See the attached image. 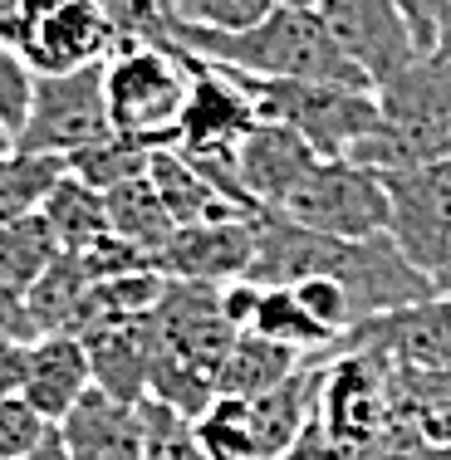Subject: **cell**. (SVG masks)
Segmentation results:
<instances>
[{
    "label": "cell",
    "mask_w": 451,
    "mask_h": 460,
    "mask_svg": "<svg viewBox=\"0 0 451 460\" xmlns=\"http://www.w3.org/2000/svg\"><path fill=\"white\" fill-rule=\"evenodd\" d=\"M236 79L250 93L260 123L300 133L319 157H348L378 128V93L373 89H344V84L314 79H256V74H236Z\"/></svg>",
    "instance_id": "8992f818"
},
{
    "label": "cell",
    "mask_w": 451,
    "mask_h": 460,
    "mask_svg": "<svg viewBox=\"0 0 451 460\" xmlns=\"http://www.w3.org/2000/svg\"><path fill=\"white\" fill-rule=\"evenodd\" d=\"M40 211L50 216L54 235H59V245L69 250V255H84V250L98 245V240L113 235V221H108V196L98 191V186L79 181L74 172H64L59 186L50 191V201L40 206Z\"/></svg>",
    "instance_id": "7402d4cb"
},
{
    "label": "cell",
    "mask_w": 451,
    "mask_h": 460,
    "mask_svg": "<svg viewBox=\"0 0 451 460\" xmlns=\"http://www.w3.org/2000/svg\"><path fill=\"white\" fill-rule=\"evenodd\" d=\"M280 5H310V10H314V5H319V0H280Z\"/></svg>",
    "instance_id": "f35d334b"
},
{
    "label": "cell",
    "mask_w": 451,
    "mask_h": 460,
    "mask_svg": "<svg viewBox=\"0 0 451 460\" xmlns=\"http://www.w3.org/2000/svg\"><path fill=\"white\" fill-rule=\"evenodd\" d=\"M108 15L118 20L123 30V45L128 40H148V45H162L167 40V0H98Z\"/></svg>",
    "instance_id": "f546056e"
},
{
    "label": "cell",
    "mask_w": 451,
    "mask_h": 460,
    "mask_svg": "<svg viewBox=\"0 0 451 460\" xmlns=\"http://www.w3.org/2000/svg\"><path fill=\"white\" fill-rule=\"evenodd\" d=\"M319 152L290 128L260 123L256 133L236 147V177L246 186V196L256 201V211H280L290 201V191L310 177Z\"/></svg>",
    "instance_id": "2e32d148"
},
{
    "label": "cell",
    "mask_w": 451,
    "mask_h": 460,
    "mask_svg": "<svg viewBox=\"0 0 451 460\" xmlns=\"http://www.w3.org/2000/svg\"><path fill=\"white\" fill-rule=\"evenodd\" d=\"M250 279L266 289H284V284H304V279H334L348 289L354 299V319L358 328L388 314L432 304L442 294V284L412 265L392 235H368V240H338V235H319V230L294 226L280 211H260L256 216V265Z\"/></svg>",
    "instance_id": "6da1fadb"
},
{
    "label": "cell",
    "mask_w": 451,
    "mask_h": 460,
    "mask_svg": "<svg viewBox=\"0 0 451 460\" xmlns=\"http://www.w3.org/2000/svg\"><path fill=\"white\" fill-rule=\"evenodd\" d=\"M152 186H158L162 206H167V216L182 226H221V221H250L256 211H246V206L236 201L230 191H221L212 177H206L202 167H196L186 152L167 147V152H152V167H148Z\"/></svg>",
    "instance_id": "d6986e66"
},
{
    "label": "cell",
    "mask_w": 451,
    "mask_h": 460,
    "mask_svg": "<svg viewBox=\"0 0 451 460\" xmlns=\"http://www.w3.org/2000/svg\"><path fill=\"white\" fill-rule=\"evenodd\" d=\"M344 348H378L398 367H422V372H451V294H437L432 304L388 314L354 328Z\"/></svg>",
    "instance_id": "9a60e30c"
},
{
    "label": "cell",
    "mask_w": 451,
    "mask_h": 460,
    "mask_svg": "<svg viewBox=\"0 0 451 460\" xmlns=\"http://www.w3.org/2000/svg\"><path fill=\"white\" fill-rule=\"evenodd\" d=\"M442 294H451V270H446V275H442Z\"/></svg>",
    "instance_id": "ab89813d"
},
{
    "label": "cell",
    "mask_w": 451,
    "mask_h": 460,
    "mask_svg": "<svg viewBox=\"0 0 451 460\" xmlns=\"http://www.w3.org/2000/svg\"><path fill=\"white\" fill-rule=\"evenodd\" d=\"M432 54L451 59V0H446V10H442V30H437V49H432Z\"/></svg>",
    "instance_id": "d590c367"
},
{
    "label": "cell",
    "mask_w": 451,
    "mask_h": 460,
    "mask_svg": "<svg viewBox=\"0 0 451 460\" xmlns=\"http://www.w3.org/2000/svg\"><path fill=\"white\" fill-rule=\"evenodd\" d=\"M108 79V118L113 133L148 152L182 147V123L192 108V59L172 40L148 45L128 40L104 69Z\"/></svg>",
    "instance_id": "5b68a950"
},
{
    "label": "cell",
    "mask_w": 451,
    "mask_h": 460,
    "mask_svg": "<svg viewBox=\"0 0 451 460\" xmlns=\"http://www.w3.org/2000/svg\"><path fill=\"white\" fill-rule=\"evenodd\" d=\"M398 10H402L407 30H412L417 49L432 54V49H437V30H442V10H446V0H398Z\"/></svg>",
    "instance_id": "1f68e13d"
},
{
    "label": "cell",
    "mask_w": 451,
    "mask_h": 460,
    "mask_svg": "<svg viewBox=\"0 0 451 460\" xmlns=\"http://www.w3.org/2000/svg\"><path fill=\"white\" fill-rule=\"evenodd\" d=\"M69 172V162L59 157H35V152H5L0 157V226L35 216L50 201V191Z\"/></svg>",
    "instance_id": "d4e9b609"
},
{
    "label": "cell",
    "mask_w": 451,
    "mask_h": 460,
    "mask_svg": "<svg viewBox=\"0 0 451 460\" xmlns=\"http://www.w3.org/2000/svg\"><path fill=\"white\" fill-rule=\"evenodd\" d=\"M314 10L324 20V30L334 35V45L358 64V74L373 89H383L412 59H422L398 0H319Z\"/></svg>",
    "instance_id": "7c38bea8"
},
{
    "label": "cell",
    "mask_w": 451,
    "mask_h": 460,
    "mask_svg": "<svg viewBox=\"0 0 451 460\" xmlns=\"http://www.w3.org/2000/svg\"><path fill=\"white\" fill-rule=\"evenodd\" d=\"M118 45L123 30L98 0H35L15 35V49L35 69V79L98 69L118 54Z\"/></svg>",
    "instance_id": "30bf717a"
},
{
    "label": "cell",
    "mask_w": 451,
    "mask_h": 460,
    "mask_svg": "<svg viewBox=\"0 0 451 460\" xmlns=\"http://www.w3.org/2000/svg\"><path fill=\"white\" fill-rule=\"evenodd\" d=\"M30 10H35V0H0V40H5V45H15V35H20Z\"/></svg>",
    "instance_id": "836d02e7"
},
{
    "label": "cell",
    "mask_w": 451,
    "mask_h": 460,
    "mask_svg": "<svg viewBox=\"0 0 451 460\" xmlns=\"http://www.w3.org/2000/svg\"><path fill=\"white\" fill-rule=\"evenodd\" d=\"M25 358H30V343L0 333V402L20 397V387H25Z\"/></svg>",
    "instance_id": "d6a6232c"
},
{
    "label": "cell",
    "mask_w": 451,
    "mask_h": 460,
    "mask_svg": "<svg viewBox=\"0 0 451 460\" xmlns=\"http://www.w3.org/2000/svg\"><path fill=\"white\" fill-rule=\"evenodd\" d=\"M89 392H94V363H89L84 338H74V333H45V338H35V343H30L25 387H20V397L45 416L50 426H59L64 416L89 397Z\"/></svg>",
    "instance_id": "e0dca14e"
},
{
    "label": "cell",
    "mask_w": 451,
    "mask_h": 460,
    "mask_svg": "<svg viewBox=\"0 0 451 460\" xmlns=\"http://www.w3.org/2000/svg\"><path fill=\"white\" fill-rule=\"evenodd\" d=\"M84 348H89L98 392H108L118 402H133V407H148L152 363H148V328H142V319L138 323H98L84 333Z\"/></svg>",
    "instance_id": "ffe728a7"
},
{
    "label": "cell",
    "mask_w": 451,
    "mask_h": 460,
    "mask_svg": "<svg viewBox=\"0 0 451 460\" xmlns=\"http://www.w3.org/2000/svg\"><path fill=\"white\" fill-rule=\"evenodd\" d=\"M104 196H108V221H113V235L128 240V245H138L142 255L158 260V250L177 235V221L167 216V206H162L152 177H133V181L113 186V191H104Z\"/></svg>",
    "instance_id": "603a6c76"
},
{
    "label": "cell",
    "mask_w": 451,
    "mask_h": 460,
    "mask_svg": "<svg viewBox=\"0 0 451 460\" xmlns=\"http://www.w3.org/2000/svg\"><path fill=\"white\" fill-rule=\"evenodd\" d=\"M388 191V235L422 275L442 284L451 270V157L427 167L378 172Z\"/></svg>",
    "instance_id": "8fae6325"
},
{
    "label": "cell",
    "mask_w": 451,
    "mask_h": 460,
    "mask_svg": "<svg viewBox=\"0 0 451 460\" xmlns=\"http://www.w3.org/2000/svg\"><path fill=\"white\" fill-rule=\"evenodd\" d=\"M5 152H15V137H10V128L0 123V157H5Z\"/></svg>",
    "instance_id": "8d00e7d4"
},
{
    "label": "cell",
    "mask_w": 451,
    "mask_h": 460,
    "mask_svg": "<svg viewBox=\"0 0 451 460\" xmlns=\"http://www.w3.org/2000/svg\"><path fill=\"white\" fill-rule=\"evenodd\" d=\"M378 460H417V456H402V451H388V456H378Z\"/></svg>",
    "instance_id": "74e56055"
},
{
    "label": "cell",
    "mask_w": 451,
    "mask_h": 460,
    "mask_svg": "<svg viewBox=\"0 0 451 460\" xmlns=\"http://www.w3.org/2000/svg\"><path fill=\"white\" fill-rule=\"evenodd\" d=\"M0 333H5V338H20V343H35V338H40L35 319H30L25 289H15L5 275H0Z\"/></svg>",
    "instance_id": "4dcf8cb0"
},
{
    "label": "cell",
    "mask_w": 451,
    "mask_h": 460,
    "mask_svg": "<svg viewBox=\"0 0 451 460\" xmlns=\"http://www.w3.org/2000/svg\"><path fill=\"white\" fill-rule=\"evenodd\" d=\"M310 358L294 353L284 343H270L260 333H236V348H230L226 367H221V397H240V402H256L266 397L270 387H280L284 377H294Z\"/></svg>",
    "instance_id": "44dd1931"
},
{
    "label": "cell",
    "mask_w": 451,
    "mask_h": 460,
    "mask_svg": "<svg viewBox=\"0 0 451 460\" xmlns=\"http://www.w3.org/2000/svg\"><path fill=\"white\" fill-rule=\"evenodd\" d=\"M64 255L59 235H54L50 216L35 211V216H20V221L0 226V275H5L15 289H35L40 279L50 275V265Z\"/></svg>",
    "instance_id": "cb8c5ba5"
},
{
    "label": "cell",
    "mask_w": 451,
    "mask_h": 460,
    "mask_svg": "<svg viewBox=\"0 0 451 460\" xmlns=\"http://www.w3.org/2000/svg\"><path fill=\"white\" fill-rule=\"evenodd\" d=\"M59 436L74 460H148V416L133 402L89 392L59 421Z\"/></svg>",
    "instance_id": "ac0fdd59"
},
{
    "label": "cell",
    "mask_w": 451,
    "mask_h": 460,
    "mask_svg": "<svg viewBox=\"0 0 451 460\" xmlns=\"http://www.w3.org/2000/svg\"><path fill=\"white\" fill-rule=\"evenodd\" d=\"M148 167H152V152L128 142V137H108L104 147H89L69 162L74 177L98 186V191H113V186H123L133 177H148Z\"/></svg>",
    "instance_id": "484cf974"
},
{
    "label": "cell",
    "mask_w": 451,
    "mask_h": 460,
    "mask_svg": "<svg viewBox=\"0 0 451 460\" xmlns=\"http://www.w3.org/2000/svg\"><path fill=\"white\" fill-rule=\"evenodd\" d=\"M280 10V0H167L172 25L186 30H250Z\"/></svg>",
    "instance_id": "4316f807"
},
{
    "label": "cell",
    "mask_w": 451,
    "mask_h": 460,
    "mask_svg": "<svg viewBox=\"0 0 451 460\" xmlns=\"http://www.w3.org/2000/svg\"><path fill=\"white\" fill-rule=\"evenodd\" d=\"M186 59H192V108H186L177 152H186V157H236V147L260 128L256 103L230 69H216L196 54H186Z\"/></svg>",
    "instance_id": "4fadbf2b"
},
{
    "label": "cell",
    "mask_w": 451,
    "mask_h": 460,
    "mask_svg": "<svg viewBox=\"0 0 451 460\" xmlns=\"http://www.w3.org/2000/svg\"><path fill=\"white\" fill-rule=\"evenodd\" d=\"M50 421L30 407L25 397H5L0 402V460H25L45 441Z\"/></svg>",
    "instance_id": "f1b7e54d"
},
{
    "label": "cell",
    "mask_w": 451,
    "mask_h": 460,
    "mask_svg": "<svg viewBox=\"0 0 451 460\" xmlns=\"http://www.w3.org/2000/svg\"><path fill=\"white\" fill-rule=\"evenodd\" d=\"M378 93V128L348 157L368 172H402L451 157V59L422 54Z\"/></svg>",
    "instance_id": "277c9868"
},
{
    "label": "cell",
    "mask_w": 451,
    "mask_h": 460,
    "mask_svg": "<svg viewBox=\"0 0 451 460\" xmlns=\"http://www.w3.org/2000/svg\"><path fill=\"white\" fill-rule=\"evenodd\" d=\"M250 265H256V216L221 226H182L152 260V270L162 279L216 284V289L250 279Z\"/></svg>",
    "instance_id": "5bb4252c"
},
{
    "label": "cell",
    "mask_w": 451,
    "mask_h": 460,
    "mask_svg": "<svg viewBox=\"0 0 451 460\" xmlns=\"http://www.w3.org/2000/svg\"><path fill=\"white\" fill-rule=\"evenodd\" d=\"M30 98H35V69L20 59L15 45H5V40H0V123L10 128V137L25 128Z\"/></svg>",
    "instance_id": "83f0119b"
},
{
    "label": "cell",
    "mask_w": 451,
    "mask_h": 460,
    "mask_svg": "<svg viewBox=\"0 0 451 460\" xmlns=\"http://www.w3.org/2000/svg\"><path fill=\"white\" fill-rule=\"evenodd\" d=\"M167 40L216 69L256 74V79H314L344 84V89H373L310 5H280L250 30H186L167 20Z\"/></svg>",
    "instance_id": "3957f363"
},
{
    "label": "cell",
    "mask_w": 451,
    "mask_h": 460,
    "mask_svg": "<svg viewBox=\"0 0 451 460\" xmlns=\"http://www.w3.org/2000/svg\"><path fill=\"white\" fill-rule=\"evenodd\" d=\"M108 64L79 74H45L35 79V98H30L25 128L15 133V152H35V157H59L74 162L79 152L104 147L113 133L108 118Z\"/></svg>",
    "instance_id": "ba28073f"
},
{
    "label": "cell",
    "mask_w": 451,
    "mask_h": 460,
    "mask_svg": "<svg viewBox=\"0 0 451 460\" xmlns=\"http://www.w3.org/2000/svg\"><path fill=\"white\" fill-rule=\"evenodd\" d=\"M319 421L338 446L378 460L392 441V363L378 348H338L319 387Z\"/></svg>",
    "instance_id": "52a82bcc"
},
{
    "label": "cell",
    "mask_w": 451,
    "mask_h": 460,
    "mask_svg": "<svg viewBox=\"0 0 451 460\" xmlns=\"http://www.w3.org/2000/svg\"><path fill=\"white\" fill-rule=\"evenodd\" d=\"M142 328H148L152 402L196 421L221 397V367L236 348V328L221 309V289L167 279L158 309L142 319Z\"/></svg>",
    "instance_id": "7a4b0ae2"
},
{
    "label": "cell",
    "mask_w": 451,
    "mask_h": 460,
    "mask_svg": "<svg viewBox=\"0 0 451 460\" xmlns=\"http://www.w3.org/2000/svg\"><path fill=\"white\" fill-rule=\"evenodd\" d=\"M25 460H74V456H69V446H64L59 426H50V431H45V441H40L35 451L25 456Z\"/></svg>",
    "instance_id": "e575fe53"
},
{
    "label": "cell",
    "mask_w": 451,
    "mask_h": 460,
    "mask_svg": "<svg viewBox=\"0 0 451 460\" xmlns=\"http://www.w3.org/2000/svg\"><path fill=\"white\" fill-rule=\"evenodd\" d=\"M280 216H290L304 230H319V235L368 240L388 235V191H383L378 172L358 167L354 157H319L310 177L280 206Z\"/></svg>",
    "instance_id": "9c48e42d"
}]
</instances>
